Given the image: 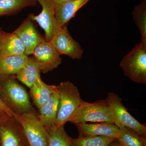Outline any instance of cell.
<instances>
[{
    "label": "cell",
    "mask_w": 146,
    "mask_h": 146,
    "mask_svg": "<svg viewBox=\"0 0 146 146\" xmlns=\"http://www.w3.org/2000/svg\"><path fill=\"white\" fill-rule=\"evenodd\" d=\"M0 97L14 114L36 113L25 89L18 83L16 76L0 79Z\"/></svg>",
    "instance_id": "1"
},
{
    "label": "cell",
    "mask_w": 146,
    "mask_h": 146,
    "mask_svg": "<svg viewBox=\"0 0 146 146\" xmlns=\"http://www.w3.org/2000/svg\"><path fill=\"white\" fill-rule=\"evenodd\" d=\"M57 88L59 101L56 127H58L69 122L83 100L77 87L70 81L60 82Z\"/></svg>",
    "instance_id": "2"
},
{
    "label": "cell",
    "mask_w": 146,
    "mask_h": 146,
    "mask_svg": "<svg viewBox=\"0 0 146 146\" xmlns=\"http://www.w3.org/2000/svg\"><path fill=\"white\" fill-rule=\"evenodd\" d=\"M120 66L131 81L146 84V44L141 42L121 60Z\"/></svg>",
    "instance_id": "3"
},
{
    "label": "cell",
    "mask_w": 146,
    "mask_h": 146,
    "mask_svg": "<svg viewBox=\"0 0 146 146\" xmlns=\"http://www.w3.org/2000/svg\"><path fill=\"white\" fill-rule=\"evenodd\" d=\"M69 122L74 124L108 122L114 124L112 110L106 100L89 103L82 101Z\"/></svg>",
    "instance_id": "4"
},
{
    "label": "cell",
    "mask_w": 146,
    "mask_h": 146,
    "mask_svg": "<svg viewBox=\"0 0 146 146\" xmlns=\"http://www.w3.org/2000/svg\"><path fill=\"white\" fill-rule=\"evenodd\" d=\"M105 100L112 110L115 125L119 128L123 127L129 128L138 134L146 136L145 124L139 122L128 112L121 98L115 93H109Z\"/></svg>",
    "instance_id": "5"
},
{
    "label": "cell",
    "mask_w": 146,
    "mask_h": 146,
    "mask_svg": "<svg viewBox=\"0 0 146 146\" xmlns=\"http://www.w3.org/2000/svg\"><path fill=\"white\" fill-rule=\"evenodd\" d=\"M13 116L23 127L30 146H48V131L39 121L37 113L14 114Z\"/></svg>",
    "instance_id": "6"
},
{
    "label": "cell",
    "mask_w": 146,
    "mask_h": 146,
    "mask_svg": "<svg viewBox=\"0 0 146 146\" xmlns=\"http://www.w3.org/2000/svg\"><path fill=\"white\" fill-rule=\"evenodd\" d=\"M1 146H30L23 127L14 116L0 122Z\"/></svg>",
    "instance_id": "7"
},
{
    "label": "cell",
    "mask_w": 146,
    "mask_h": 146,
    "mask_svg": "<svg viewBox=\"0 0 146 146\" xmlns=\"http://www.w3.org/2000/svg\"><path fill=\"white\" fill-rule=\"evenodd\" d=\"M50 42L60 55H66L73 59H80L83 55V50L73 39L66 25L58 30Z\"/></svg>",
    "instance_id": "8"
},
{
    "label": "cell",
    "mask_w": 146,
    "mask_h": 146,
    "mask_svg": "<svg viewBox=\"0 0 146 146\" xmlns=\"http://www.w3.org/2000/svg\"><path fill=\"white\" fill-rule=\"evenodd\" d=\"M42 6V12L39 15L30 14L29 17L36 21L44 31L45 39L50 42L57 31L56 24L54 0H36Z\"/></svg>",
    "instance_id": "9"
},
{
    "label": "cell",
    "mask_w": 146,
    "mask_h": 146,
    "mask_svg": "<svg viewBox=\"0 0 146 146\" xmlns=\"http://www.w3.org/2000/svg\"><path fill=\"white\" fill-rule=\"evenodd\" d=\"M32 54L43 73L53 70L62 63L60 55L50 42L45 41L40 43Z\"/></svg>",
    "instance_id": "10"
},
{
    "label": "cell",
    "mask_w": 146,
    "mask_h": 146,
    "mask_svg": "<svg viewBox=\"0 0 146 146\" xmlns=\"http://www.w3.org/2000/svg\"><path fill=\"white\" fill-rule=\"evenodd\" d=\"M13 32L21 39L25 48V54L28 56L33 54L36 47L40 43L46 41L29 16Z\"/></svg>",
    "instance_id": "11"
},
{
    "label": "cell",
    "mask_w": 146,
    "mask_h": 146,
    "mask_svg": "<svg viewBox=\"0 0 146 146\" xmlns=\"http://www.w3.org/2000/svg\"><path fill=\"white\" fill-rule=\"evenodd\" d=\"M75 125L78 129V137L80 138L104 136L118 139L121 136L119 128L112 123H82Z\"/></svg>",
    "instance_id": "12"
},
{
    "label": "cell",
    "mask_w": 146,
    "mask_h": 146,
    "mask_svg": "<svg viewBox=\"0 0 146 146\" xmlns=\"http://www.w3.org/2000/svg\"><path fill=\"white\" fill-rule=\"evenodd\" d=\"M59 101L57 90L50 99L38 109L37 115L39 121L47 129L56 127Z\"/></svg>",
    "instance_id": "13"
},
{
    "label": "cell",
    "mask_w": 146,
    "mask_h": 146,
    "mask_svg": "<svg viewBox=\"0 0 146 146\" xmlns=\"http://www.w3.org/2000/svg\"><path fill=\"white\" fill-rule=\"evenodd\" d=\"M30 89V96L38 109L46 104L57 90V86L48 85L42 81L41 77Z\"/></svg>",
    "instance_id": "14"
},
{
    "label": "cell",
    "mask_w": 146,
    "mask_h": 146,
    "mask_svg": "<svg viewBox=\"0 0 146 146\" xmlns=\"http://www.w3.org/2000/svg\"><path fill=\"white\" fill-rule=\"evenodd\" d=\"M89 0H72L61 5L55 11L56 24L57 31L68 23L74 17L76 13Z\"/></svg>",
    "instance_id": "15"
},
{
    "label": "cell",
    "mask_w": 146,
    "mask_h": 146,
    "mask_svg": "<svg viewBox=\"0 0 146 146\" xmlns=\"http://www.w3.org/2000/svg\"><path fill=\"white\" fill-rule=\"evenodd\" d=\"M29 57L26 55L6 56L0 55V79L16 76Z\"/></svg>",
    "instance_id": "16"
},
{
    "label": "cell",
    "mask_w": 146,
    "mask_h": 146,
    "mask_svg": "<svg viewBox=\"0 0 146 146\" xmlns=\"http://www.w3.org/2000/svg\"><path fill=\"white\" fill-rule=\"evenodd\" d=\"M40 69L33 56L29 57L26 63L16 75V78L30 88L41 77Z\"/></svg>",
    "instance_id": "17"
},
{
    "label": "cell",
    "mask_w": 146,
    "mask_h": 146,
    "mask_svg": "<svg viewBox=\"0 0 146 146\" xmlns=\"http://www.w3.org/2000/svg\"><path fill=\"white\" fill-rule=\"evenodd\" d=\"M25 48L21 39L14 32L9 33L5 42L0 55L3 56L25 54Z\"/></svg>",
    "instance_id": "18"
},
{
    "label": "cell",
    "mask_w": 146,
    "mask_h": 146,
    "mask_svg": "<svg viewBox=\"0 0 146 146\" xmlns=\"http://www.w3.org/2000/svg\"><path fill=\"white\" fill-rule=\"evenodd\" d=\"M36 0H0V16L11 15L36 5Z\"/></svg>",
    "instance_id": "19"
},
{
    "label": "cell",
    "mask_w": 146,
    "mask_h": 146,
    "mask_svg": "<svg viewBox=\"0 0 146 146\" xmlns=\"http://www.w3.org/2000/svg\"><path fill=\"white\" fill-rule=\"evenodd\" d=\"M64 126L46 129L49 135L48 146H75L72 138L66 133Z\"/></svg>",
    "instance_id": "20"
},
{
    "label": "cell",
    "mask_w": 146,
    "mask_h": 146,
    "mask_svg": "<svg viewBox=\"0 0 146 146\" xmlns=\"http://www.w3.org/2000/svg\"><path fill=\"white\" fill-rule=\"evenodd\" d=\"M121 136L117 139L122 146H146V136L138 134L129 128H120Z\"/></svg>",
    "instance_id": "21"
},
{
    "label": "cell",
    "mask_w": 146,
    "mask_h": 146,
    "mask_svg": "<svg viewBox=\"0 0 146 146\" xmlns=\"http://www.w3.org/2000/svg\"><path fill=\"white\" fill-rule=\"evenodd\" d=\"M133 21L140 30L141 42L146 44V0L142 2L133 9Z\"/></svg>",
    "instance_id": "22"
},
{
    "label": "cell",
    "mask_w": 146,
    "mask_h": 146,
    "mask_svg": "<svg viewBox=\"0 0 146 146\" xmlns=\"http://www.w3.org/2000/svg\"><path fill=\"white\" fill-rule=\"evenodd\" d=\"M116 138L104 136L72 138L75 146H107Z\"/></svg>",
    "instance_id": "23"
},
{
    "label": "cell",
    "mask_w": 146,
    "mask_h": 146,
    "mask_svg": "<svg viewBox=\"0 0 146 146\" xmlns=\"http://www.w3.org/2000/svg\"><path fill=\"white\" fill-rule=\"evenodd\" d=\"M0 111L3 112L9 117H13L14 113L6 106L5 104L3 101L1 97H0Z\"/></svg>",
    "instance_id": "24"
},
{
    "label": "cell",
    "mask_w": 146,
    "mask_h": 146,
    "mask_svg": "<svg viewBox=\"0 0 146 146\" xmlns=\"http://www.w3.org/2000/svg\"><path fill=\"white\" fill-rule=\"evenodd\" d=\"M9 33L6 32L2 29L0 28V53L2 49L5 42L7 39Z\"/></svg>",
    "instance_id": "25"
},
{
    "label": "cell",
    "mask_w": 146,
    "mask_h": 146,
    "mask_svg": "<svg viewBox=\"0 0 146 146\" xmlns=\"http://www.w3.org/2000/svg\"><path fill=\"white\" fill-rule=\"evenodd\" d=\"M54 1L55 11L61 5L63 4L64 3L67 2L72 1V0H54Z\"/></svg>",
    "instance_id": "26"
},
{
    "label": "cell",
    "mask_w": 146,
    "mask_h": 146,
    "mask_svg": "<svg viewBox=\"0 0 146 146\" xmlns=\"http://www.w3.org/2000/svg\"><path fill=\"white\" fill-rule=\"evenodd\" d=\"M107 146H122L119 143L117 139H116L110 143Z\"/></svg>",
    "instance_id": "27"
},
{
    "label": "cell",
    "mask_w": 146,
    "mask_h": 146,
    "mask_svg": "<svg viewBox=\"0 0 146 146\" xmlns=\"http://www.w3.org/2000/svg\"><path fill=\"white\" fill-rule=\"evenodd\" d=\"M8 116V115H7L3 112L0 111V122L2 121L3 120H4Z\"/></svg>",
    "instance_id": "28"
},
{
    "label": "cell",
    "mask_w": 146,
    "mask_h": 146,
    "mask_svg": "<svg viewBox=\"0 0 146 146\" xmlns=\"http://www.w3.org/2000/svg\"><path fill=\"white\" fill-rule=\"evenodd\" d=\"M0 146H1V143H0Z\"/></svg>",
    "instance_id": "29"
}]
</instances>
